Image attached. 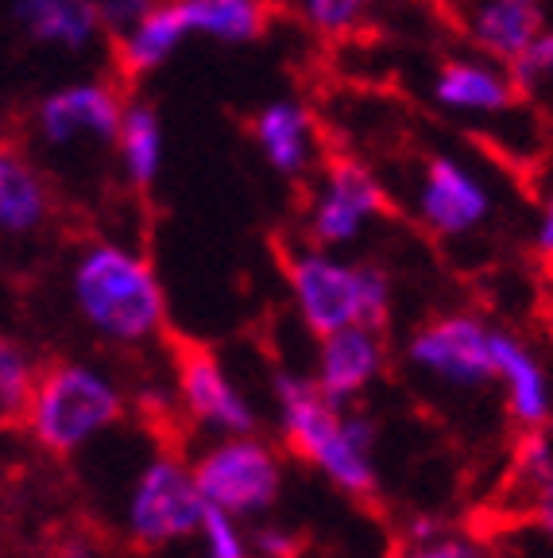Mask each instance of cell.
I'll list each match as a JSON object with an SVG mask.
<instances>
[{
    "label": "cell",
    "mask_w": 553,
    "mask_h": 558,
    "mask_svg": "<svg viewBox=\"0 0 553 558\" xmlns=\"http://www.w3.org/2000/svg\"><path fill=\"white\" fill-rule=\"evenodd\" d=\"M159 0H94V9H97V20H101L105 32H128L132 24H136L139 16H147V12L156 9Z\"/></svg>",
    "instance_id": "26"
},
{
    "label": "cell",
    "mask_w": 553,
    "mask_h": 558,
    "mask_svg": "<svg viewBox=\"0 0 553 558\" xmlns=\"http://www.w3.org/2000/svg\"><path fill=\"white\" fill-rule=\"evenodd\" d=\"M186 32L209 35L221 44H251L268 27V0H179Z\"/></svg>",
    "instance_id": "21"
},
{
    "label": "cell",
    "mask_w": 553,
    "mask_h": 558,
    "mask_svg": "<svg viewBox=\"0 0 553 558\" xmlns=\"http://www.w3.org/2000/svg\"><path fill=\"white\" fill-rule=\"evenodd\" d=\"M372 0H303V12L321 35H345L368 12Z\"/></svg>",
    "instance_id": "25"
},
{
    "label": "cell",
    "mask_w": 553,
    "mask_h": 558,
    "mask_svg": "<svg viewBox=\"0 0 553 558\" xmlns=\"http://www.w3.org/2000/svg\"><path fill=\"white\" fill-rule=\"evenodd\" d=\"M418 221L433 236H468L492 214V194L468 167L450 156H430L415 191Z\"/></svg>",
    "instance_id": "11"
},
{
    "label": "cell",
    "mask_w": 553,
    "mask_h": 558,
    "mask_svg": "<svg viewBox=\"0 0 553 558\" xmlns=\"http://www.w3.org/2000/svg\"><path fill=\"white\" fill-rule=\"evenodd\" d=\"M9 16L32 44L70 54L89 51L101 35L94 0H9Z\"/></svg>",
    "instance_id": "14"
},
{
    "label": "cell",
    "mask_w": 553,
    "mask_h": 558,
    "mask_svg": "<svg viewBox=\"0 0 553 558\" xmlns=\"http://www.w3.org/2000/svg\"><path fill=\"white\" fill-rule=\"evenodd\" d=\"M530 508H534V523L545 532V539H553V470L545 473V481L534 488Z\"/></svg>",
    "instance_id": "29"
},
{
    "label": "cell",
    "mask_w": 553,
    "mask_h": 558,
    "mask_svg": "<svg viewBox=\"0 0 553 558\" xmlns=\"http://www.w3.org/2000/svg\"><path fill=\"white\" fill-rule=\"evenodd\" d=\"M70 303L97 338L113 345H144L167 323V295L151 264L116 241H94L74 260Z\"/></svg>",
    "instance_id": "2"
},
{
    "label": "cell",
    "mask_w": 553,
    "mask_h": 558,
    "mask_svg": "<svg viewBox=\"0 0 553 558\" xmlns=\"http://www.w3.org/2000/svg\"><path fill=\"white\" fill-rule=\"evenodd\" d=\"M179 400L186 418H194L201 430L225 438L248 435L256 427V411L241 396L225 365L201 345L179 349Z\"/></svg>",
    "instance_id": "10"
},
{
    "label": "cell",
    "mask_w": 553,
    "mask_h": 558,
    "mask_svg": "<svg viewBox=\"0 0 553 558\" xmlns=\"http://www.w3.org/2000/svg\"><path fill=\"white\" fill-rule=\"evenodd\" d=\"M433 101L450 113L465 117H503L519 105V94L503 70L476 59H453L433 78Z\"/></svg>",
    "instance_id": "16"
},
{
    "label": "cell",
    "mask_w": 553,
    "mask_h": 558,
    "mask_svg": "<svg viewBox=\"0 0 553 558\" xmlns=\"http://www.w3.org/2000/svg\"><path fill=\"white\" fill-rule=\"evenodd\" d=\"M251 136L268 156V163L286 179H298L310 167V144H314V121L303 105L294 101H271L263 105L256 121H251Z\"/></svg>",
    "instance_id": "19"
},
{
    "label": "cell",
    "mask_w": 553,
    "mask_h": 558,
    "mask_svg": "<svg viewBox=\"0 0 553 558\" xmlns=\"http://www.w3.org/2000/svg\"><path fill=\"white\" fill-rule=\"evenodd\" d=\"M383 345L380 326H345L321 338L318 349V368H314V384L329 396L333 403L348 408L360 392H368L376 384V376L383 373Z\"/></svg>",
    "instance_id": "12"
},
{
    "label": "cell",
    "mask_w": 553,
    "mask_h": 558,
    "mask_svg": "<svg viewBox=\"0 0 553 558\" xmlns=\"http://www.w3.org/2000/svg\"><path fill=\"white\" fill-rule=\"evenodd\" d=\"M495 380L503 384L507 411L515 423L534 430L550 418L553 411L550 373H545V365L538 361L534 349L507 330L495 333Z\"/></svg>",
    "instance_id": "15"
},
{
    "label": "cell",
    "mask_w": 553,
    "mask_h": 558,
    "mask_svg": "<svg viewBox=\"0 0 553 558\" xmlns=\"http://www.w3.org/2000/svg\"><path fill=\"white\" fill-rule=\"evenodd\" d=\"M511 86L519 94V101L553 105V32H538L534 44L523 54L511 59Z\"/></svg>",
    "instance_id": "23"
},
{
    "label": "cell",
    "mask_w": 553,
    "mask_h": 558,
    "mask_svg": "<svg viewBox=\"0 0 553 558\" xmlns=\"http://www.w3.org/2000/svg\"><path fill=\"white\" fill-rule=\"evenodd\" d=\"M62 558H97V550H94V543H86V539H66Z\"/></svg>",
    "instance_id": "32"
},
{
    "label": "cell",
    "mask_w": 553,
    "mask_h": 558,
    "mask_svg": "<svg viewBox=\"0 0 553 558\" xmlns=\"http://www.w3.org/2000/svg\"><path fill=\"white\" fill-rule=\"evenodd\" d=\"M124 97L109 82H70L35 105V140L51 151H66L82 140L113 144L121 129Z\"/></svg>",
    "instance_id": "9"
},
{
    "label": "cell",
    "mask_w": 553,
    "mask_h": 558,
    "mask_svg": "<svg viewBox=\"0 0 553 558\" xmlns=\"http://www.w3.org/2000/svg\"><path fill=\"white\" fill-rule=\"evenodd\" d=\"M460 27L492 59L511 62L545 27L542 0H460Z\"/></svg>",
    "instance_id": "13"
},
{
    "label": "cell",
    "mask_w": 553,
    "mask_h": 558,
    "mask_svg": "<svg viewBox=\"0 0 553 558\" xmlns=\"http://www.w3.org/2000/svg\"><path fill=\"white\" fill-rule=\"evenodd\" d=\"M121 415L124 396L113 376L82 361H59L51 368H39L24 427L47 453L70 458L101 438L113 423H121Z\"/></svg>",
    "instance_id": "3"
},
{
    "label": "cell",
    "mask_w": 553,
    "mask_h": 558,
    "mask_svg": "<svg viewBox=\"0 0 553 558\" xmlns=\"http://www.w3.org/2000/svg\"><path fill=\"white\" fill-rule=\"evenodd\" d=\"M116 156L128 174V183L136 191L156 186L159 171H163V121H159V109L144 97H132L124 101L121 129H116Z\"/></svg>",
    "instance_id": "20"
},
{
    "label": "cell",
    "mask_w": 553,
    "mask_h": 558,
    "mask_svg": "<svg viewBox=\"0 0 553 558\" xmlns=\"http://www.w3.org/2000/svg\"><path fill=\"white\" fill-rule=\"evenodd\" d=\"M398 558H488V555L480 543L441 532L438 539H430V543H407V550Z\"/></svg>",
    "instance_id": "27"
},
{
    "label": "cell",
    "mask_w": 553,
    "mask_h": 558,
    "mask_svg": "<svg viewBox=\"0 0 553 558\" xmlns=\"http://www.w3.org/2000/svg\"><path fill=\"white\" fill-rule=\"evenodd\" d=\"M39 365L20 341L0 338V423H24Z\"/></svg>",
    "instance_id": "22"
},
{
    "label": "cell",
    "mask_w": 553,
    "mask_h": 558,
    "mask_svg": "<svg viewBox=\"0 0 553 558\" xmlns=\"http://www.w3.org/2000/svg\"><path fill=\"white\" fill-rule=\"evenodd\" d=\"M241 523L244 520H236V515L206 505L201 523H198V535H194V539L201 543V555L206 558H251L248 535H244Z\"/></svg>",
    "instance_id": "24"
},
{
    "label": "cell",
    "mask_w": 553,
    "mask_h": 558,
    "mask_svg": "<svg viewBox=\"0 0 553 558\" xmlns=\"http://www.w3.org/2000/svg\"><path fill=\"white\" fill-rule=\"evenodd\" d=\"M191 470L201 500L236 515V520H256V515L271 512V505L283 493L279 453L251 430L248 435H225L221 442H213Z\"/></svg>",
    "instance_id": "5"
},
{
    "label": "cell",
    "mask_w": 553,
    "mask_h": 558,
    "mask_svg": "<svg viewBox=\"0 0 553 558\" xmlns=\"http://www.w3.org/2000/svg\"><path fill=\"white\" fill-rule=\"evenodd\" d=\"M206 500L198 493L194 470L171 453H159L136 473L124 505V527L147 550H163L198 535Z\"/></svg>",
    "instance_id": "6"
},
{
    "label": "cell",
    "mask_w": 553,
    "mask_h": 558,
    "mask_svg": "<svg viewBox=\"0 0 553 558\" xmlns=\"http://www.w3.org/2000/svg\"><path fill=\"white\" fill-rule=\"evenodd\" d=\"M495 333L476 314H445L418 326L407 361L445 388H484L495 380Z\"/></svg>",
    "instance_id": "7"
},
{
    "label": "cell",
    "mask_w": 553,
    "mask_h": 558,
    "mask_svg": "<svg viewBox=\"0 0 553 558\" xmlns=\"http://www.w3.org/2000/svg\"><path fill=\"white\" fill-rule=\"evenodd\" d=\"M438 535H441V520H433V515H415L407 523V543H430Z\"/></svg>",
    "instance_id": "31"
},
{
    "label": "cell",
    "mask_w": 553,
    "mask_h": 558,
    "mask_svg": "<svg viewBox=\"0 0 553 558\" xmlns=\"http://www.w3.org/2000/svg\"><path fill=\"white\" fill-rule=\"evenodd\" d=\"M383 186L376 171L360 159L333 156L321 174V191L306 218L314 248H341L353 244L368 229L376 214H383Z\"/></svg>",
    "instance_id": "8"
},
{
    "label": "cell",
    "mask_w": 553,
    "mask_h": 558,
    "mask_svg": "<svg viewBox=\"0 0 553 558\" xmlns=\"http://www.w3.org/2000/svg\"><path fill=\"white\" fill-rule=\"evenodd\" d=\"M534 248H538V260L553 271V198L545 202L542 218H538V233H534Z\"/></svg>",
    "instance_id": "30"
},
{
    "label": "cell",
    "mask_w": 553,
    "mask_h": 558,
    "mask_svg": "<svg viewBox=\"0 0 553 558\" xmlns=\"http://www.w3.org/2000/svg\"><path fill=\"white\" fill-rule=\"evenodd\" d=\"M186 20L179 12V0H159L156 9L139 16L128 32L116 35V70L124 78H144L159 70L186 39Z\"/></svg>",
    "instance_id": "18"
},
{
    "label": "cell",
    "mask_w": 553,
    "mask_h": 558,
    "mask_svg": "<svg viewBox=\"0 0 553 558\" xmlns=\"http://www.w3.org/2000/svg\"><path fill=\"white\" fill-rule=\"evenodd\" d=\"M286 283L306 330L325 338L345 326H383L391 311V283L372 264L333 260L325 248H310L286 260Z\"/></svg>",
    "instance_id": "4"
},
{
    "label": "cell",
    "mask_w": 553,
    "mask_h": 558,
    "mask_svg": "<svg viewBox=\"0 0 553 558\" xmlns=\"http://www.w3.org/2000/svg\"><path fill=\"white\" fill-rule=\"evenodd\" d=\"M51 214V191L44 174L16 144L0 140V236H32Z\"/></svg>",
    "instance_id": "17"
},
{
    "label": "cell",
    "mask_w": 553,
    "mask_h": 558,
    "mask_svg": "<svg viewBox=\"0 0 553 558\" xmlns=\"http://www.w3.org/2000/svg\"><path fill=\"white\" fill-rule=\"evenodd\" d=\"M248 547L256 558H291L294 555V539H291V532H283V527H256Z\"/></svg>",
    "instance_id": "28"
},
{
    "label": "cell",
    "mask_w": 553,
    "mask_h": 558,
    "mask_svg": "<svg viewBox=\"0 0 553 558\" xmlns=\"http://www.w3.org/2000/svg\"><path fill=\"white\" fill-rule=\"evenodd\" d=\"M275 403L283 438L291 453L310 462L329 485L353 497H368L376 488V423L360 411H348L321 392L314 376L279 373Z\"/></svg>",
    "instance_id": "1"
}]
</instances>
